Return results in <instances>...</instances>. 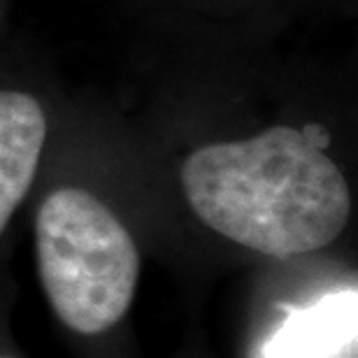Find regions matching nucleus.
I'll use <instances>...</instances> for the list:
<instances>
[{
    "mask_svg": "<svg viewBox=\"0 0 358 358\" xmlns=\"http://www.w3.org/2000/svg\"><path fill=\"white\" fill-rule=\"evenodd\" d=\"M179 182L198 221L272 259L331 247L352 217L345 173L293 126L193 149Z\"/></svg>",
    "mask_w": 358,
    "mask_h": 358,
    "instance_id": "obj_1",
    "label": "nucleus"
},
{
    "mask_svg": "<svg viewBox=\"0 0 358 358\" xmlns=\"http://www.w3.org/2000/svg\"><path fill=\"white\" fill-rule=\"evenodd\" d=\"M354 291L326 296L289 314L266 340L261 358H338L354 342Z\"/></svg>",
    "mask_w": 358,
    "mask_h": 358,
    "instance_id": "obj_4",
    "label": "nucleus"
},
{
    "mask_svg": "<svg viewBox=\"0 0 358 358\" xmlns=\"http://www.w3.org/2000/svg\"><path fill=\"white\" fill-rule=\"evenodd\" d=\"M35 256L49 307L73 333H107L131 310L142 270L140 249L96 193L59 186L42 198Z\"/></svg>",
    "mask_w": 358,
    "mask_h": 358,
    "instance_id": "obj_2",
    "label": "nucleus"
},
{
    "mask_svg": "<svg viewBox=\"0 0 358 358\" xmlns=\"http://www.w3.org/2000/svg\"><path fill=\"white\" fill-rule=\"evenodd\" d=\"M47 135V112L33 93L0 89V235L31 191Z\"/></svg>",
    "mask_w": 358,
    "mask_h": 358,
    "instance_id": "obj_3",
    "label": "nucleus"
},
{
    "mask_svg": "<svg viewBox=\"0 0 358 358\" xmlns=\"http://www.w3.org/2000/svg\"><path fill=\"white\" fill-rule=\"evenodd\" d=\"M0 358H12V356H0Z\"/></svg>",
    "mask_w": 358,
    "mask_h": 358,
    "instance_id": "obj_5",
    "label": "nucleus"
}]
</instances>
